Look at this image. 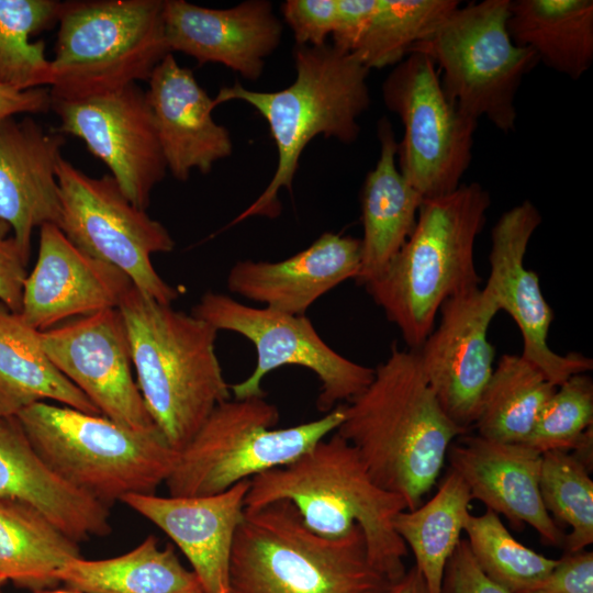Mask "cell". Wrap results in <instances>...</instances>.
Wrapping results in <instances>:
<instances>
[{
    "mask_svg": "<svg viewBox=\"0 0 593 593\" xmlns=\"http://www.w3.org/2000/svg\"><path fill=\"white\" fill-rule=\"evenodd\" d=\"M344 411L335 432L358 451L372 480L403 497L407 510L421 505L454 439L467 433L441 409L416 350L396 342Z\"/></svg>",
    "mask_w": 593,
    "mask_h": 593,
    "instance_id": "1",
    "label": "cell"
},
{
    "mask_svg": "<svg viewBox=\"0 0 593 593\" xmlns=\"http://www.w3.org/2000/svg\"><path fill=\"white\" fill-rule=\"evenodd\" d=\"M278 501L293 504L306 527L327 538L359 527L372 564L394 583L405 574L407 548L393 519L406 503L372 480L358 451L336 432L295 460L250 479L246 511Z\"/></svg>",
    "mask_w": 593,
    "mask_h": 593,
    "instance_id": "2",
    "label": "cell"
},
{
    "mask_svg": "<svg viewBox=\"0 0 593 593\" xmlns=\"http://www.w3.org/2000/svg\"><path fill=\"white\" fill-rule=\"evenodd\" d=\"M127 329L137 387L153 422L179 452L220 403L231 399L215 353L217 329L138 291L119 307Z\"/></svg>",
    "mask_w": 593,
    "mask_h": 593,
    "instance_id": "3",
    "label": "cell"
},
{
    "mask_svg": "<svg viewBox=\"0 0 593 593\" xmlns=\"http://www.w3.org/2000/svg\"><path fill=\"white\" fill-rule=\"evenodd\" d=\"M489 191L478 182L424 199L415 227L385 272L366 286L410 349L433 332L443 303L479 288L475 240L486 222Z\"/></svg>",
    "mask_w": 593,
    "mask_h": 593,
    "instance_id": "4",
    "label": "cell"
},
{
    "mask_svg": "<svg viewBox=\"0 0 593 593\" xmlns=\"http://www.w3.org/2000/svg\"><path fill=\"white\" fill-rule=\"evenodd\" d=\"M293 58L296 76L289 87L266 92L236 82L221 88L213 99L215 107L235 100L254 107L267 121L278 152L269 184L231 225L280 214L279 192L291 190L302 152L313 138L323 135L350 144L359 136L358 118L371 102L370 70L350 53L327 43L295 46Z\"/></svg>",
    "mask_w": 593,
    "mask_h": 593,
    "instance_id": "5",
    "label": "cell"
},
{
    "mask_svg": "<svg viewBox=\"0 0 593 593\" xmlns=\"http://www.w3.org/2000/svg\"><path fill=\"white\" fill-rule=\"evenodd\" d=\"M359 527L339 538L311 530L288 501L246 511L235 534L228 593H392Z\"/></svg>",
    "mask_w": 593,
    "mask_h": 593,
    "instance_id": "6",
    "label": "cell"
},
{
    "mask_svg": "<svg viewBox=\"0 0 593 593\" xmlns=\"http://www.w3.org/2000/svg\"><path fill=\"white\" fill-rule=\"evenodd\" d=\"M15 416L52 471L108 507L128 494L155 493L178 457L158 428L135 430L46 401Z\"/></svg>",
    "mask_w": 593,
    "mask_h": 593,
    "instance_id": "7",
    "label": "cell"
},
{
    "mask_svg": "<svg viewBox=\"0 0 593 593\" xmlns=\"http://www.w3.org/2000/svg\"><path fill=\"white\" fill-rule=\"evenodd\" d=\"M52 100L78 101L148 81L170 51L164 0L60 1Z\"/></svg>",
    "mask_w": 593,
    "mask_h": 593,
    "instance_id": "8",
    "label": "cell"
},
{
    "mask_svg": "<svg viewBox=\"0 0 593 593\" xmlns=\"http://www.w3.org/2000/svg\"><path fill=\"white\" fill-rule=\"evenodd\" d=\"M266 396L228 399L212 411L198 433L178 452L166 480L170 496H205L284 466L342 424L344 404L321 418L287 428Z\"/></svg>",
    "mask_w": 593,
    "mask_h": 593,
    "instance_id": "9",
    "label": "cell"
},
{
    "mask_svg": "<svg viewBox=\"0 0 593 593\" xmlns=\"http://www.w3.org/2000/svg\"><path fill=\"white\" fill-rule=\"evenodd\" d=\"M511 0L457 7L410 53L428 55L448 99L467 116L486 119L501 132L516 128L515 99L524 77L539 63L507 31Z\"/></svg>",
    "mask_w": 593,
    "mask_h": 593,
    "instance_id": "10",
    "label": "cell"
},
{
    "mask_svg": "<svg viewBox=\"0 0 593 593\" xmlns=\"http://www.w3.org/2000/svg\"><path fill=\"white\" fill-rule=\"evenodd\" d=\"M382 98L403 126L396 158L404 179L423 199L455 191L472 160L478 121L448 99L433 59L410 53L383 81Z\"/></svg>",
    "mask_w": 593,
    "mask_h": 593,
    "instance_id": "11",
    "label": "cell"
},
{
    "mask_svg": "<svg viewBox=\"0 0 593 593\" xmlns=\"http://www.w3.org/2000/svg\"><path fill=\"white\" fill-rule=\"evenodd\" d=\"M58 227L82 251L123 271L134 287L163 304L179 291L155 270L152 255L175 247L168 230L135 206L111 175L91 177L64 157L57 167Z\"/></svg>",
    "mask_w": 593,
    "mask_h": 593,
    "instance_id": "12",
    "label": "cell"
},
{
    "mask_svg": "<svg viewBox=\"0 0 593 593\" xmlns=\"http://www.w3.org/2000/svg\"><path fill=\"white\" fill-rule=\"evenodd\" d=\"M192 314L217 331L246 337L256 348L254 371L245 380L231 385L234 399L266 396L261 383L269 372L283 366H299L318 378L321 387L316 409L326 414L339 403L349 402L360 394L373 379L374 369L335 351L305 315L249 306L211 291L201 296Z\"/></svg>",
    "mask_w": 593,
    "mask_h": 593,
    "instance_id": "13",
    "label": "cell"
},
{
    "mask_svg": "<svg viewBox=\"0 0 593 593\" xmlns=\"http://www.w3.org/2000/svg\"><path fill=\"white\" fill-rule=\"evenodd\" d=\"M55 131L80 138L110 170L125 197L146 210L167 166L146 90L137 83L78 101L52 100Z\"/></svg>",
    "mask_w": 593,
    "mask_h": 593,
    "instance_id": "14",
    "label": "cell"
},
{
    "mask_svg": "<svg viewBox=\"0 0 593 593\" xmlns=\"http://www.w3.org/2000/svg\"><path fill=\"white\" fill-rule=\"evenodd\" d=\"M49 360L100 411L135 430L157 428L132 373L131 347L119 309L68 320L40 332Z\"/></svg>",
    "mask_w": 593,
    "mask_h": 593,
    "instance_id": "15",
    "label": "cell"
},
{
    "mask_svg": "<svg viewBox=\"0 0 593 593\" xmlns=\"http://www.w3.org/2000/svg\"><path fill=\"white\" fill-rule=\"evenodd\" d=\"M536 205L525 200L504 212L491 231L490 275L485 288L499 310L505 311L523 337L522 356L555 385L593 368L591 358L559 355L548 345L553 312L544 298L538 275L524 265L529 240L541 223Z\"/></svg>",
    "mask_w": 593,
    "mask_h": 593,
    "instance_id": "16",
    "label": "cell"
},
{
    "mask_svg": "<svg viewBox=\"0 0 593 593\" xmlns=\"http://www.w3.org/2000/svg\"><path fill=\"white\" fill-rule=\"evenodd\" d=\"M499 311L485 287L456 295L443 303L438 327L415 349L441 409L465 430L477 421L494 369L488 331Z\"/></svg>",
    "mask_w": 593,
    "mask_h": 593,
    "instance_id": "17",
    "label": "cell"
},
{
    "mask_svg": "<svg viewBox=\"0 0 593 593\" xmlns=\"http://www.w3.org/2000/svg\"><path fill=\"white\" fill-rule=\"evenodd\" d=\"M132 287L123 271L82 251L57 225L44 224L19 314L43 332L75 317L118 309Z\"/></svg>",
    "mask_w": 593,
    "mask_h": 593,
    "instance_id": "18",
    "label": "cell"
},
{
    "mask_svg": "<svg viewBox=\"0 0 593 593\" xmlns=\"http://www.w3.org/2000/svg\"><path fill=\"white\" fill-rule=\"evenodd\" d=\"M164 23L170 53L189 55L199 65L222 64L248 80L261 76L265 59L282 35V24L266 0H248L230 9L164 0Z\"/></svg>",
    "mask_w": 593,
    "mask_h": 593,
    "instance_id": "19",
    "label": "cell"
},
{
    "mask_svg": "<svg viewBox=\"0 0 593 593\" xmlns=\"http://www.w3.org/2000/svg\"><path fill=\"white\" fill-rule=\"evenodd\" d=\"M541 456L524 443L465 434L447 452L450 469L466 482L472 500L502 514L515 529L527 524L546 545L563 546L566 535L545 508L540 495Z\"/></svg>",
    "mask_w": 593,
    "mask_h": 593,
    "instance_id": "20",
    "label": "cell"
},
{
    "mask_svg": "<svg viewBox=\"0 0 593 593\" xmlns=\"http://www.w3.org/2000/svg\"><path fill=\"white\" fill-rule=\"evenodd\" d=\"M250 479L205 496L128 494L121 502L167 534L187 557L204 593H228L230 564Z\"/></svg>",
    "mask_w": 593,
    "mask_h": 593,
    "instance_id": "21",
    "label": "cell"
},
{
    "mask_svg": "<svg viewBox=\"0 0 593 593\" xmlns=\"http://www.w3.org/2000/svg\"><path fill=\"white\" fill-rule=\"evenodd\" d=\"M65 142V135L46 132L29 116L0 121V221L27 260L34 230L59 224L57 167Z\"/></svg>",
    "mask_w": 593,
    "mask_h": 593,
    "instance_id": "22",
    "label": "cell"
},
{
    "mask_svg": "<svg viewBox=\"0 0 593 593\" xmlns=\"http://www.w3.org/2000/svg\"><path fill=\"white\" fill-rule=\"evenodd\" d=\"M147 82L167 170L177 180L186 181L193 169L208 174L217 160L232 154L228 130L212 116L213 99L172 53L157 65Z\"/></svg>",
    "mask_w": 593,
    "mask_h": 593,
    "instance_id": "23",
    "label": "cell"
},
{
    "mask_svg": "<svg viewBox=\"0 0 593 593\" xmlns=\"http://www.w3.org/2000/svg\"><path fill=\"white\" fill-rule=\"evenodd\" d=\"M360 268V239L324 233L307 248L279 261H237L226 279L231 292L290 315H304L322 295Z\"/></svg>",
    "mask_w": 593,
    "mask_h": 593,
    "instance_id": "24",
    "label": "cell"
},
{
    "mask_svg": "<svg viewBox=\"0 0 593 593\" xmlns=\"http://www.w3.org/2000/svg\"><path fill=\"white\" fill-rule=\"evenodd\" d=\"M37 508L79 542L111 533L110 511L52 471L30 444L15 415L0 416V500Z\"/></svg>",
    "mask_w": 593,
    "mask_h": 593,
    "instance_id": "25",
    "label": "cell"
},
{
    "mask_svg": "<svg viewBox=\"0 0 593 593\" xmlns=\"http://www.w3.org/2000/svg\"><path fill=\"white\" fill-rule=\"evenodd\" d=\"M380 155L361 190L360 268L357 278L366 287L388 269L412 234L423 197L404 179L396 163L398 142L391 123L378 124Z\"/></svg>",
    "mask_w": 593,
    "mask_h": 593,
    "instance_id": "26",
    "label": "cell"
},
{
    "mask_svg": "<svg viewBox=\"0 0 593 593\" xmlns=\"http://www.w3.org/2000/svg\"><path fill=\"white\" fill-rule=\"evenodd\" d=\"M507 31L516 45L570 79L592 65V0H511Z\"/></svg>",
    "mask_w": 593,
    "mask_h": 593,
    "instance_id": "27",
    "label": "cell"
},
{
    "mask_svg": "<svg viewBox=\"0 0 593 593\" xmlns=\"http://www.w3.org/2000/svg\"><path fill=\"white\" fill-rule=\"evenodd\" d=\"M45 400L101 415L47 357L40 331L0 302V406L7 415Z\"/></svg>",
    "mask_w": 593,
    "mask_h": 593,
    "instance_id": "28",
    "label": "cell"
},
{
    "mask_svg": "<svg viewBox=\"0 0 593 593\" xmlns=\"http://www.w3.org/2000/svg\"><path fill=\"white\" fill-rule=\"evenodd\" d=\"M56 578L83 593H204L195 573L182 566L172 546L160 548L153 535L114 558L71 559Z\"/></svg>",
    "mask_w": 593,
    "mask_h": 593,
    "instance_id": "29",
    "label": "cell"
},
{
    "mask_svg": "<svg viewBox=\"0 0 593 593\" xmlns=\"http://www.w3.org/2000/svg\"><path fill=\"white\" fill-rule=\"evenodd\" d=\"M80 557L78 542L43 513L19 500H0V574L20 589H53L57 571Z\"/></svg>",
    "mask_w": 593,
    "mask_h": 593,
    "instance_id": "30",
    "label": "cell"
},
{
    "mask_svg": "<svg viewBox=\"0 0 593 593\" xmlns=\"http://www.w3.org/2000/svg\"><path fill=\"white\" fill-rule=\"evenodd\" d=\"M460 4L456 0H367L339 49L369 70L395 66Z\"/></svg>",
    "mask_w": 593,
    "mask_h": 593,
    "instance_id": "31",
    "label": "cell"
},
{
    "mask_svg": "<svg viewBox=\"0 0 593 593\" xmlns=\"http://www.w3.org/2000/svg\"><path fill=\"white\" fill-rule=\"evenodd\" d=\"M472 500L462 478L450 470L434 496L414 510H403L393 527L415 557L428 593H441L448 560L458 546Z\"/></svg>",
    "mask_w": 593,
    "mask_h": 593,
    "instance_id": "32",
    "label": "cell"
},
{
    "mask_svg": "<svg viewBox=\"0 0 593 593\" xmlns=\"http://www.w3.org/2000/svg\"><path fill=\"white\" fill-rule=\"evenodd\" d=\"M557 385L522 355H503L483 391L474 426L478 435L525 443Z\"/></svg>",
    "mask_w": 593,
    "mask_h": 593,
    "instance_id": "33",
    "label": "cell"
},
{
    "mask_svg": "<svg viewBox=\"0 0 593 593\" xmlns=\"http://www.w3.org/2000/svg\"><path fill=\"white\" fill-rule=\"evenodd\" d=\"M60 1L0 0V85L16 90L51 87L45 42L32 37L56 22Z\"/></svg>",
    "mask_w": 593,
    "mask_h": 593,
    "instance_id": "34",
    "label": "cell"
},
{
    "mask_svg": "<svg viewBox=\"0 0 593 593\" xmlns=\"http://www.w3.org/2000/svg\"><path fill=\"white\" fill-rule=\"evenodd\" d=\"M463 530L481 570L510 593H525L542 582L558 559L545 557L516 540L499 515L469 514Z\"/></svg>",
    "mask_w": 593,
    "mask_h": 593,
    "instance_id": "35",
    "label": "cell"
},
{
    "mask_svg": "<svg viewBox=\"0 0 593 593\" xmlns=\"http://www.w3.org/2000/svg\"><path fill=\"white\" fill-rule=\"evenodd\" d=\"M539 490L545 508L557 523L571 527L563 546L567 553L593 542V481L590 469L568 451L541 456Z\"/></svg>",
    "mask_w": 593,
    "mask_h": 593,
    "instance_id": "36",
    "label": "cell"
},
{
    "mask_svg": "<svg viewBox=\"0 0 593 593\" xmlns=\"http://www.w3.org/2000/svg\"><path fill=\"white\" fill-rule=\"evenodd\" d=\"M593 425V381L577 373L557 387L524 444L538 450L573 451Z\"/></svg>",
    "mask_w": 593,
    "mask_h": 593,
    "instance_id": "37",
    "label": "cell"
},
{
    "mask_svg": "<svg viewBox=\"0 0 593 593\" xmlns=\"http://www.w3.org/2000/svg\"><path fill=\"white\" fill-rule=\"evenodd\" d=\"M281 10L296 46L324 45L335 30L337 0H288Z\"/></svg>",
    "mask_w": 593,
    "mask_h": 593,
    "instance_id": "38",
    "label": "cell"
},
{
    "mask_svg": "<svg viewBox=\"0 0 593 593\" xmlns=\"http://www.w3.org/2000/svg\"><path fill=\"white\" fill-rule=\"evenodd\" d=\"M441 593H510L479 567L467 540L461 539L447 562Z\"/></svg>",
    "mask_w": 593,
    "mask_h": 593,
    "instance_id": "39",
    "label": "cell"
},
{
    "mask_svg": "<svg viewBox=\"0 0 593 593\" xmlns=\"http://www.w3.org/2000/svg\"><path fill=\"white\" fill-rule=\"evenodd\" d=\"M525 593H593V552L566 553L542 582Z\"/></svg>",
    "mask_w": 593,
    "mask_h": 593,
    "instance_id": "40",
    "label": "cell"
},
{
    "mask_svg": "<svg viewBox=\"0 0 593 593\" xmlns=\"http://www.w3.org/2000/svg\"><path fill=\"white\" fill-rule=\"evenodd\" d=\"M10 226L0 221V302L19 313L29 260L13 236H7Z\"/></svg>",
    "mask_w": 593,
    "mask_h": 593,
    "instance_id": "41",
    "label": "cell"
},
{
    "mask_svg": "<svg viewBox=\"0 0 593 593\" xmlns=\"http://www.w3.org/2000/svg\"><path fill=\"white\" fill-rule=\"evenodd\" d=\"M49 89L16 90L0 85V121L23 113H44L51 110Z\"/></svg>",
    "mask_w": 593,
    "mask_h": 593,
    "instance_id": "42",
    "label": "cell"
},
{
    "mask_svg": "<svg viewBox=\"0 0 593 593\" xmlns=\"http://www.w3.org/2000/svg\"><path fill=\"white\" fill-rule=\"evenodd\" d=\"M392 593H428L424 578L414 566L394 583Z\"/></svg>",
    "mask_w": 593,
    "mask_h": 593,
    "instance_id": "43",
    "label": "cell"
},
{
    "mask_svg": "<svg viewBox=\"0 0 593 593\" xmlns=\"http://www.w3.org/2000/svg\"><path fill=\"white\" fill-rule=\"evenodd\" d=\"M33 593H83V592L72 590V589H67V590L44 589V590L35 591Z\"/></svg>",
    "mask_w": 593,
    "mask_h": 593,
    "instance_id": "44",
    "label": "cell"
},
{
    "mask_svg": "<svg viewBox=\"0 0 593 593\" xmlns=\"http://www.w3.org/2000/svg\"><path fill=\"white\" fill-rule=\"evenodd\" d=\"M7 582V580L0 574V593L2 585Z\"/></svg>",
    "mask_w": 593,
    "mask_h": 593,
    "instance_id": "45",
    "label": "cell"
},
{
    "mask_svg": "<svg viewBox=\"0 0 593 593\" xmlns=\"http://www.w3.org/2000/svg\"><path fill=\"white\" fill-rule=\"evenodd\" d=\"M2 415H7V414L3 412L2 407L0 406V416Z\"/></svg>",
    "mask_w": 593,
    "mask_h": 593,
    "instance_id": "46",
    "label": "cell"
}]
</instances>
